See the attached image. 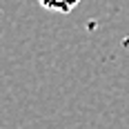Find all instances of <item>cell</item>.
<instances>
[{"label":"cell","mask_w":129,"mask_h":129,"mask_svg":"<svg viewBox=\"0 0 129 129\" xmlns=\"http://www.w3.org/2000/svg\"><path fill=\"white\" fill-rule=\"evenodd\" d=\"M42 7H47L49 11H71V7L78 0H40Z\"/></svg>","instance_id":"cell-1"}]
</instances>
